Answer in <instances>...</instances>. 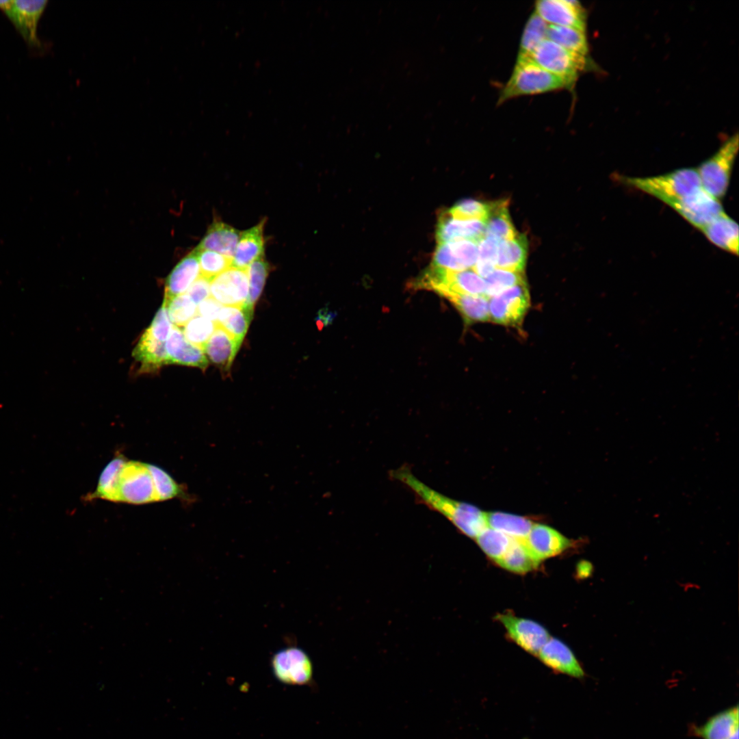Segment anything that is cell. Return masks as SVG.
<instances>
[{
	"label": "cell",
	"instance_id": "6da1fadb",
	"mask_svg": "<svg viewBox=\"0 0 739 739\" xmlns=\"http://www.w3.org/2000/svg\"><path fill=\"white\" fill-rule=\"evenodd\" d=\"M390 476L410 489L422 504L445 516L467 536L476 538L488 527L486 513L475 506L454 500L431 489L417 478L409 467H401L391 471Z\"/></svg>",
	"mask_w": 739,
	"mask_h": 739
},
{
	"label": "cell",
	"instance_id": "7a4b0ae2",
	"mask_svg": "<svg viewBox=\"0 0 739 739\" xmlns=\"http://www.w3.org/2000/svg\"><path fill=\"white\" fill-rule=\"evenodd\" d=\"M568 89L560 77L541 68L531 58L517 59L513 73L502 88L497 104L521 96L534 95Z\"/></svg>",
	"mask_w": 739,
	"mask_h": 739
},
{
	"label": "cell",
	"instance_id": "3957f363",
	"mask_svg": "<svg viewBox=\"0 0 739 739\" xmlns=\"http://www.w3.org/2000/svg\"><path fill=\"white\" fill-rule=\"evenodd\" d=\"M621 181L666 204L679 200L702 187L697 169L691 168L652 177H621Z\"/></svg>",
	"mask_w": 739,
	"mask_h": 739
},
{
	"label": "cell",
	"instance_id": "277c9868",
	"mask_svg": "<svg viewBox=\"0 0 739 739\" xmlns=\"http://www.w3.org/2000/svg\"><path fill=\"white\" fill-rule=\"evenodd\" d=\"M738 144L739 137L736 133L697 168L701 187L719 200L727 192Z\"/></svg>",
	"mask_w": 739,
	"mask_h": 739
},
{
	"label": "cell",
	"instance_id": "5b68a950",
	"mask_svg": "<svg viewBox=\"0 0 739 739\" xmlns=\"http://www.w3.org/2000/svg\"><path fill=\"white\" fill-rule=\"evenodd\" d=\"M530 58L543 69L561 78L568 90L573 88L580 73L590 66L586 56L571 52L547 38L536 47Z\"/></svg>",
	"mask_w": 739,
	"mask_h": 739
},
{
	"label": "cell",
	"instance_id": "8992f818",
	"mask_svg": "<svg viewBox=\"0 0 739 739\" xmlns=\"http://www.w3.org/2000/svg\"><path fill=\"white\" fill-rule=\"evenodd\" d=\"M118 502L144 504L157 501L147 463L126 461L118 476Z\"/></svg>",
	"mask_w": 739,
	"mask_h": 739
},
{
	"label": "cell",
	"instance_id": "52a82bcc",
	"mask_svg": "<svg viewBox=\"0 0 739 739\" xmlns=\"http://www.w3.org/2000/svg\"><path fill=\"white\" fill-rule=\"evenodd\" d=\"M530 304V298L526 283L515 285L489 298V321L519 327Z\"/></svg>",
	"mask_w": 739,
	"mask_h": 739
},
{
	"label": "cell",
	"instance_id": "ba28073f",
	"mask_svg": "<svg viewBox=\"0 0 739 739\" xmlns=\"http://www.w3.org/2000/svg\"><path fill=\"white\" fill-rule=\"evenodd\" d=\"M274 677L289 685H305L313 677V665L307 653L301 648L291 646L280 649L271 659Z\"/></svg>",
	"mask_w": 739,
	"mask_h": 739
},
{
	"label": "cell",
	"instance_id": "9c48e42d",
	"mask_svg": "<svg viewBox=\"0 0 739 739\" xmlns=\"http://www.w3.org/2000/svg\"><path fill=\"white\" fill-rule=\"evenodd\" d=\"M667 205L700 231L725 212L720 200L708 194L703 187Z\"/></svg>",
	"mask_w": 739,
	"mask_h": 739
},
{
	"label": "cell",
	"instance_id": "30bf717a",
	"mask_svg": "<svg viewBox=\"0 0 739 739\" xmlns=\"http://www.w3.org/2000/svg\"><path fill=\"white\" fill-rule=\"evenodd\" d=\"M247 269L230 267L210 283V295L222 305L243 307L248 295Z\"/></svg>",
	"mask_w": 739,
	"mask_h": 739
},
{
	"label": "cell",
	"instance_id": "8fae6325",
	"mask_svg": "<svg viewBox=\"0 0 739 739\" xmlns=\"http://www.w3.org/2000/svg\"><path fill=\"white\" fill-rule=\"evenodd\" d=\"M534 12L548 25L569 27L586 31V11L575 0H539Z\"/></svg>",
	"mask_w": 739,
	"mask_h": 739
},
{
	"label": "cell",
	"instance_id": "7c38bea8",
	"mask_svg": "<svg viewBox=\"0 0 739 739\" xmlns=\"http://www.w3.org/2000/svg\"><path fill=\"white\" fill-rule=\"evenodd\" d=\"M47 1H11L3 12L13 23L25 42L31 47L39 48L38 25L47 6Z\"/></svg>",
	"mask_w": 739,
	"mask_h": 739
},
{
	"label": "cell",
	"instance_id": "4fadbf2b",
	"mask_svg": "<svg viewBox=\"0 0 739 739\" xmlns=\"http://www.w3.org/2000/svg\"><path fill=\"white\" fill-rule=\"evenodd\" d=\"M497 619L504 626L510 638L526 651L538 656L543 645L550 638L547 631L540 624L510 614H497Z\"/></svg>",
	"mask_w": 739,
	"mask_h": 739
},
{
	"label": "cell",
	"instance_id": "5bb4252c",
	"mask_svg": "<svg viewBox=\"0 0 739 739\" xmlns=\"http://www.w3.org/2000/svg\"><path fill=\"white\" fill-rule=\"evenodd\" d=\"M478 260V243L459 240L439 244L432 266L448 271L472 269Z\"/></svg>",
	"mask_w": 739,
	"mask_h": 739
},
{
	"label": "cell",
	"instance_id": "9a60e30c",
	"mask_svg": "<svg viewBox=\"0 0 739 739\" xmlns=\"http://www.w3.org/2000/svg\"><path fill=\"white\" fill-rule=\"evenodd\" d=\"M485 223L478 220H461L448 211L439 218L437 239L439 244L459 240L478 242L484 236Z\"/></svg>",
	"mask_w": 739,
	"mask_h": 739
},
{
	"label": "cell",
	"instance_id": "2e32d148",
	"mask_svg": "<svg viewBox=\"0 0 739 739\" xmlns=\"http://www.w3.org/2000/svg\"><path fill=\"white\" fill-rule=\"evenodd\" d=\"M523 541L540 561L562 553L572 544L559 532L543 524H534Z\"/></svg>",
	"mask_w": 739,
	"mask_h": 739
},
{
	"label": "cell",
	"instance_id": "e0dca14e",
	"mask_svg": "<svg viewBox=\"0 0 739 739\" xmlns=\"http://www.w3.org/2000/svg\"><path fill=\"white\" fill-rule=\"evenodd\" d=\"M168 364L175 363L196 367L205 370L208 360L204 350L189 342L185 337L182 328L173 326L166 341Z\"/></svg>",
	"mask_w": 739,
	"mask_h": 739
},
{
	"label": "cell",
	"instance_id": "ac0fdd59",
	"mask_svg": "<svg viewBox=\"0 0 739 739\" xmlns=\"http://www.w3.org/2000/svg\"><path fill=\"white\" fill-rule=\"evenodd\" d=\"M537 656L555 671L575 678L584 676V671L572 651L558 639L550 638Z\"/></svg>",
	"mask_w": 739,
	"mask_h": 739
},
{
	"label": "cell",
	"instance_id": "d6986e66",
	"mask_svg": "<svg viewBox=\"0 0 739 739\" xmlns=\"http://www.w3.org/2000/svg\"><path fill=\"white\" fill-rule=\"evenodd\" d=\"M265 220L241 232L232 260L231 267L247 269L255 260L263 257L264 252L263 227Z\"/></svg>",
	"mask_w": 739,
	"mask_h": 739
},
{
	"label": "cell",
	"instance_id": "ffe728a7",
	"mask_svg": "<svg viewBox=\"0 0 739 739\" xmlns=\"http://www.w3.org/2000/svg\"><path fill=\"white\" fill-rule=\"evenodd\" d=\"M199 276V263L193 250L177 263L166 278L164 300L185 294Z\"/></svg>",
	"mask_w": 739,
	"mask_h": 739
},
{
	"label": "cell",
	"instance_id": "44dd1931",
	"mask_svg": "<svg viewBox=\"0 0 739 739\" xmlns=\"http://www.w3.org/2000/svg\"><path fill=\"white\" fill-rule=\"evenodd\" d=\"M240 233L231 226L216 221L210 225L196 249L213 251L233 259Z\"/></svg>",
	"mask_w": 739,
	"mask_h": 739
},
{
	"label": "cell",
	"instance_id": "7402d4cb",
	"mask_svg": "<svg viewBox=\"0 0 739 739\" xmlns=\"http://www.w3.org/2000/svg\"><path fill=\"white\" fill-rule=\"evenodd\" d=\"M240 346L224 329L216 326L203 350L207 360L226 371L231 367Z\"/></svg>",
	"mask_w": 739,
	"mask_h": 739
},
{
	"label": "cell",
	"instance_id": "603a6c76",
	"mask_svg": "<svg viewBox=\"0 0 739 739\" xmlns=\"http://www.w3.org/2000/svg\"><path fill=\"white\" fill-rule=\"evenodd\" d=\"M701 231L714 245L738 255V225L725 212L714 219Z\"/></svg>",
	"mask_w": 739,
	"mask_h": 739
},
{
	"label": "cell",
	"instance_id": "cb8c5ba5",
	"mask_svg": "<svg viewBox=\"0 0 739 739\" xmlns=\"http://www.w3.org/2000/svg\"><path fill=\"white\" fill-rule=\"evenodd\" d=\"M438 294L452 304L461 313L466 324L485 322L490 320L487 297L450 291H443Z\"/></svg>",
	"mask_w": 739,
	"mask_h": 739
},
{
	"label": "cell",
	"instance_id": "d4e9b609",
	"mask_svg": "<svg viewBox=\"0 0 739 739\" xmlns=\"http://www.w3.org/2000/svg\"><path fill=\"white\" fill-rule=\"evenodd\" d=\"M738 705L721 712L703 725L693 727L692 734L702 739H729L738 729Z\"/></svg>",
	"mask_w": 739,
	"mask_h": 739
},
{
	"label": "cell",
	"instance_id": "484cf974",
	"mask_svg": "<svg viewBox=\"0 0 739 739\" xmlns=\"http://www.w3.org/2000/svg\"><path fill=\"white\" fill-rule=\"evenodd\" d=\"M527 239L517 234L515 237L499 242L495 268L524 272L527 257Z\"/></svg>",
	"mask_w": 739,
	"mask_h": 739
},
{
	"label": "cell",
	"instance_id": "4316f807",
	"mask_svg": "<svg viewBox=\"0 0 739 739\" xmlns=\"http://www.w3.org/2000/svg\"><path fill=\"white\" fill-rule=\"evenodd\" d=\"M133 356L141 363L142 372H153L168 364L166 342L153 338L146 331L134 348Z\"/></svg>",
	"mask_w": 739,
	"mask_h": 739
},
{
	"label": "cell",
	"instance_id": "83f0119b",
	"mask_svg": "<svg viewBox=\"0 0 739 739\" xmlns=\"http://www.w3.org/2000/svg\"><path fill=\"white\" fill-rule=\"evenodd\" d=\"M486 520L489 528L520 541L526 539L534 524L526 517L502 512L486 513Z\"/></svg>",
	"mask_w": 739,
	"mask_h": 739
},
{
	"label": "cell",
	"instance_id": "f1b7e54d",
	"mask_svg": "<svg viewBox=\"0 0 739 739\" xmlns=\"http://www.w3.org/2000/svg\"><path fill=\"white\" fill-rule=\"evenodd\" d=\"M484 223V237H492L502 241L512 239L517 235L510 217L506 201L491 203L490 211Z\"/></svg>",
	"mask_w": 739,
	"mask_h": 739
},
{
	"label": "cell",
	"instance_id": "f546056e",
	"mask_svg": "<svg viewBox=\"0 0 739 739\" xmlns=\"http://www.w3.org/2000/svg\"><path fill=\"white\" fill-rule=\"evenodd\" d=\"M540 562L523 541L513 539L506 553L496 563L513 573H526L535 569Z\"/></svg>",
	"mask_w": 739,
	"mask_h": 739
},
{
	"label": "cell",
	"instance_id": "4dcf8cb0",
	"mask_svg": "<svg viewBox=\"0 0 739 739\" xmlns=\"http://www.w3.org/2000/svg\"><path fill=\"white\" fill-rule=\"evenodd\" d=\"M253 313L244 307L223 306L219 313L216 325L222 327L239 344L242 343Z\"/></svg>",
	"mask_w": 739,
	"mask_h": 739
},
{
	"label": "cell",
	"instance_id": "1f68e13d",
	"mask_svg": "<svg viewBox=\"0 0 739 739\" xmlns=\"http://www.w3.org/2000/svg\"><path fill=\"white\" fill-rule=\"evenodd\" d=\"M125 461V458L119 454L106 465L100 475L96 489L88 496V500L97 498L118 502V479Z\"/></svg>",
	"mask_w": 739,
	"mask_h": 739
},
{
	"label": "cell",
	"instance_id": "d6a6232c",
	"mask_svg": "<svg viewBox=\"0 0 739 739\" xmlns=\"http://www.w3.org/2000/svg\"><path fill=\"white\" fill-rule=\"evenodd\" d=\"M549 25L535 12L528 18L521 37L517 59H530L536 47L547 38Z\"/></svg>",
	"mask_w": 739,
	"mask_h": 739
},
{
	"label": "cell",
	"instance_id": "836d02e7",
	"mask_svg": "<svg viewBox=\"0 0 739 739\" xmlns=\"http://www.w3.org/2000/svg\"><path fill=\"white\" fill-rule=\"evenodd\" d=\"M547 39L571 52L584 56H587L588 53V44L584 31L549 25Z\"/></svg>",
	"mask_w": 739,
	"mask_h": 739
},
{
	"label": "cell",
	"instance_id": "e575fe53",
	"mask_svg": "<svg viewBox=\"0 0 739 739\" xmlns=\"http://www.w3.org/2000/svg\"><path fill=\"white\" fill-rule=\"evenodd\" d=\"M151 472L157 501H166L173 498H179L186 502L192 501V497L186 492L184 487L178 484L166 471L155 465L147 463Z\"/></svg>",
	"mask_w": 739,
	"mask_h": 739
},
{
	"label": "cell",
	"instance_id": "d590c367",
	"mask_svg": "<svg viewBox=\"0 0 739 739\" xmlns=\"http://www.w3.org/2000/svg\"><path fill=\"white\" fill-rule=\"evenodd\" d=\"M489 558L497 562L506 553L513 539L491 528H486L476 538Z\"/></svg>",
	"mask_w": 739,
	"mask_h": 739
},
{
	"label": "cell",
	"instance_id": "8d00e7d4",
	"mask_svg": "<svg viewBox=\"0 0 739 739\" xmlns=\"http://www.w3.org/2000/svg\"><path fill=\"white\" fill-rule=\"evenodd\" d=\"M269 269V264L263 257L255 260L248 267V295L243 307L252 313L255 304L263 291Z\"/></svg>",
	"mask_w": 739,
	"mask_h": 739
},
{
	"label": "cell",
	"instance_id": "74e56055",
	"mask_svg": "<svg viewBox=\"0 0 739 739\" xmlns=\"http://www.w3.org/2000/svg\"><path fill=\"white\" fill-rule=\"evenodd\" d=\"M169 318L174 326H183L197 314V305L185 293L164 300Z\"/></svg>",
	"mask_w": 739,
	"mask_h": 739
},
{
	"label": "cell",
	"instance_id": "f35d334b",
	"mask_svg": "<svg viewBox=\"0 0 739 739\" xmlns=\"http://www.w3.org/2000/svg\"><path fill=\"white\" fill-rule=\"evenodd\" d=\"M194 251L198 260L200 276L210 281L231 266L233 259L229 257L207 250L195 248Z\"/></svg>",
	"mask_w": 739,
	"mask_h": 739
},
{
	"label": "cell",
	"instance_id": "ab89813d",
	"mask_svg": "<svg viewBox=\"0 0 739 739\" xmlns=\"http://www.w3.org/2000/svg\"><path fill=\"white\" fill-rule=\"evenodd\" d=\"M485 280V296H494L518 284L526 283L524 272L495 268Z\"/></svg>",
	"mask_w": 739,
	"mask_h": 739
},
{
	"label": "cell",
	"instance_id": "60d3db41",
	"mask_svg": "<svg viewBox=\"0 0 739 739\" xmlns=\"http://www.w3.org/2000/svg\"><path fill=\"white\" fill-rule=\"evenodd\" d=\"M216 328L213 322L196 314L183 326L182 330L189 342L203 350Z\"/></svg>",
	"mask_w": 739,
	"mask_h": 739
},
{
	"label": "cell",
	"instance_id": "b9f144b4",
	"mask_svg": "<svg viewBox=\"0 0 739 739\" xmlns=\"http://www.w3.org/2000/svg\"><path fill=\"white\" fill-rule=\"evenodd\" d=\"M491 209V203L473 199H464L456 203L447 211L453 217L461 220H478L485 222Z\"/></svg>",
	"mask_w": 739,
	"mask_h": 739
},
{
	"label": "cell",
	"instance_id": "7bdbcfd3",
	"mask_svg": "<svg viewBox=\"0 0 739 739\" xmlns=\"http://www.w3.org/2000/svg\"><path fill=\"white\" fill-rule=\"evenodd\" d=\"M166 306L162 304L160 309L156 313L150 326L145 331L153 338L163 342H166L173 328Z\"/></svg>",
	"mask_w": 739,
	"mask_h": 739
},
{
	"label": "cell",
	"instance_id": "ee69618b",
	"mask_svg": "<svg viewBox=\"0 0 739 739\" xmlns=\"http://www.w3.org/2000/svg\"><path fill=\"white\" fill-rule=\"evenodd\" d=\"M500 241L492 237H484L478 242V260L495 265Z\"/></svg>",
	"mask_w": 739,
	"mask_h": 739
},
{
	"label": "cell",
	"instance_id": "f6af8a7d",
	"mask_svg": "<svg viewBox=\"0 0 739 739\" xmlns=\"http://www.w3.org/2000/svg\"><path fill=\"white\" fill-rule=\"evenodd\" d=\"M211 281L202 276H199L187 291L186 294L196 305H198L209 297Z\"/></svg>",
	"mask_w": 739,
	"mask_h": 739
},
{
	"label": "cell",
	"instance_id": "bcb514c9",
	"mask_svg": "<svg viewBox=\"0 0 739 739\" xmlns=\"http://www.w3.org/2000/svg\"><path fill=\"white\" fill-rule=\"evenodd\" d=\"M223 305L218 301L211 297H209L198 304L197 307V313L198 315L216 324L218 320L220 311Z\"/></svg>",
	"mask_w": 739,
	"mask_h": 739
},
{
	"label": "cell",
	"instance_id": "7dc6e473",
	"mask_svg": "<svg viewBox=\"0 0 739 739\" xmlns=\"http://www.w3.org/2000/svg\"><path fill=\"white\" fill-rule=\"evenodd\" d=\"M738 734H738V729H737V730L735 731V732L731 735V736L729 739H739L738 738Z\"/></svg>",
	"mask_w": 739,
	"mask_h": 739
}]
</instances>
